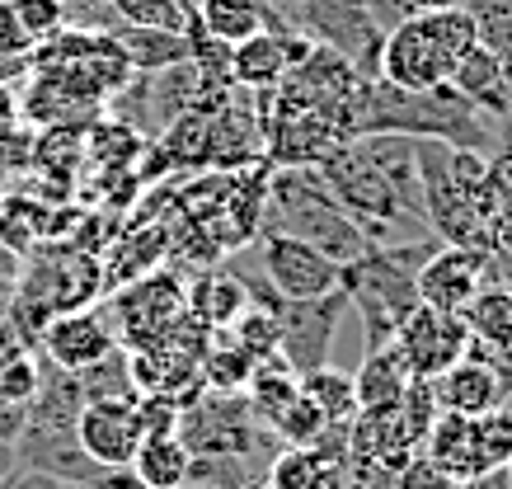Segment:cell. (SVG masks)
<instances>
[{
	"instance_id": "obj_1",
	"label": "cell",
	"mask_w": 512,
	"mask_h": 489,
	"mask_svg": "<svg viewBox=\"0 0 512 489\" xmlns=\"http://www.w3.org/2000/svg\"><path fill=\"white\" fill-rule=\"evenodd\" d=\"M315 170L325 174V184L334 189L343 212L357 221L367 245H409V240L433 236L423 217L414 137L367 132V137L343 142Z\"/></svg>"
},
{
	"instance_id": "obj_2",
	"label": "cell",
	"mask_w": 512,
	"mask_h": 489,
	"mask_svg": "<svg viewBox=\"0 0 512 489\" xmlns=\"http://www.w3.org/2000/svg\"><path fill=\"white\" fill-rule=\"evenodd\" d=\"M259 231L273 236L306 240L315 250H325L339 264H353L357 254H367V236L357 231V221L343 212V203L334 198V189L325 184V174L315 165H278L268 174V198Z\"/></svg>"
},
{
	"instance_id": "obj_3",
	"label": "cell",
	"mask_w": 512,
	"mask_h": 489,
	"mask_svg": "<svg viewBox=\"0 0 512 489\" xmlns=\"http://www.w3.org/2000/svg\"><path fill=\"white\" fill-rule=\"evenodd\" d=\"M480 43L475 19L466 15V5L451 10H414L409 19H400L381 43V76L395 90H437L447 85L451 66L461 62L470 48Z\"/></svg>"
},
{
	"instance_id": "obj_4",
	"label": "cell",
	"mask_w": 512,
	"mask_h": 489,
	"mask_svg": "<svg viewBox=\"0 0 512 489\" xmlns=\"http://www.w3.org/2000/svg\"><path fill=\"white\" fill-rule=\"evenodd\" d=\"M188 311V283L174 269L141 273L127 287L113 292V301L104 306V316L113 325V339L127 353L156 348L165 334L174 330V320Z\"/></svg>"
},
{
	"instance_id": "obj_5",
	"label": "cell",
	"mask_w": 512,
	"mask_h": 489,
	"mask_svg": "<svg viewBox=\"0 0 512 489\" xmlns=\"http://www.w3.org/2000/svg\"><path fill=\"white\" fill-rule=\"evenodd\" d=\"M292 29H301L315 48L339 52L362 80L381 76V43L386 29L376 19L372 0H301Z\"/></svg>"
},
{
	"instance_id": "obj_6",
	"label": "cell",
	"mask_w": 512,
	"mask_h": 489,
	"mask_svg": "<svg viewBox=\"0 0 512 489\" xmlns=\"http://www.w3.org/2000/svg\"><path fill=\"white\" fill-rule=\"evenodd\" d=\"M390 344L400 348L409 377L419 381H437L447 367H456L470 353V330L461 316H447V311H433V306H414L404 325L395 330Z\"/></svg>"
},
{
	"instance_id": "obj_7",
	"label": "cell",
	"mask_w": 512,
	"mask_h": 489,
	"mask_svg": "<svg viewBox=\"0 0 512 489\" xmlns=\"http://www.w3.org/2000/svg\"><path fill=\"white\" fill-rule=\"evenodd\" d=\"M254 245H259L268 283L278 287L282 301H311V297H325V292H339L343 264L329 259L325 250H315V245L292 236H273V231H259Z\"/></svg>"
},
{
	"instance_id": "obj_8",
	"label": "cell",
	"mask_w": 512,
	"mask_h": 489,
	"mask_svg": "<svg viewBox=\"0 0 512 489\" xmlns=\"http://www.w3.org/2000/svg\"><path fill=\"white\" fill-rule=\"evenodd\" d=\"M348 311V292H325L311 301H282L278 325H282V358L292 363L296 377H306L315 367L329 363L334 339H339V320Z\"/></svg>"
},
{
	"instance_id": "obj_9",
	"label": "cell",
	"mask_w": 512,
	"mask_h": 489,
	"mask_svg": "<svg viewBox=\"0 0 512 489\" xmlns=\"http://www.w3.org/2000/svg\"><path fill=\"white\" fill-rule=\"evenodd\" d=\"M76 442L90 461L109 466V471H127L141 447L137 395H99V400H85V410L76 414Z\"/></svg>"
},
{
	"instance_id": "obj_10",
	"label": "cell",
	"mask_w": 512,
	"mask_h": 489,
	"mask_svg": "<svg viewBox=\"0 0 512 489\" xmlns=\"http://www.w3.org/2000/svg\"><path fill=\"white\" fill-rule=\"evenodd\" d=\"M437 391V405L451 414H484L503 405L512 395V358H494V353H480V348H470L466 358L456 367H447L442 377L433 381Z\"/></svg>"
},
{
	"instance_id": "obj_11",
	"label": "cell",
	"mask_w": 512,
	"mask_h": 489,
	"mask_svg": "<svg viewBox=\"0 0 512 489\" xmlns=\"http://www.w3.org/2000/svg\"><path fill=\"white\" fill-rule=\"evenodd\" d=\"M43 353L52 367L62 372H90L94 363H104L118 339H113V325L99 306H80V311H66V316H52L43 330Z\"/></svg>"
},
{
	"instance_id": "obj_12",
	"label": "cell",
	"mask_w": 512,
	"mask_h": 489,
	"mask_svg": "<svg viewBox=\"0 0 512 489\" xmlns=\"http://www.w3.org/2000/svg\"><path fill=\"white\" fill-rule=\"evenodd\" d=\"M414 287H419L423 306L461 316L475 301V292L484 287V259L470 250H456V245H437L414 273Z\"/></svg>"
},
{
	"instance_id": "obj_13",
	"label": "cell",
	"mask_w": 512,
	"mask_h": 489,
	"mask_svg": "<svg viewBox=\"0 0 512 489\" xmlns=\"http://www.w3.org/2000/svg\"><path fill=\"white\" fill-rule=\"evenodd\" d=\"M447 85L456 90L461 99H470L480 113H489V118H503V113H512V95H508V71H503V57L498 52H489L484 43H475V48L461 57V62L451 66Z\"/></svg>"
},
{
	"instance_id": "obj_14",
	"label": "cell",
	"mask_w": 512,
	"mask_h": 489,
	"mask_svg": "<svg viewBox=\"0 0 512 489\" xmlns=\"http://www.w3.org/2000/svg\"><path fill=\"white\" fill-rule=\"evenodd\" d=\"M423 452H428L456 485L489 471L480 457V438H475V419H470V414H451V410L437 414L433 428H428V438H423Z\"/></svg>"
},
{
	"instance_id": "obj_15",
	"label": "cell",
	"mask_w": 512,
	"mask_h": 489,
	"mask_svg": "<svg viewBox=\"0 0 512 489\" xmlns=\"http://www.w3.org/2000/svg\"><path fill=\"white\" fill-rule=\"evenodd\" d=\"M249 306L254 301H249V292L240 287V278L231 269H202L188 283V316H198L212 334H226Z\"/></svg>"
},
{
	"instance_id": "obj_16",
	"label": "cell",
	"mask_w": 512,
	"mask_h": 489,
	"mask_svg": "<svg viewBox=\"0 0 512 489\" xmlns=\"http://www.w3.org/2000/svg\"><path fill=\"white\" fill-rule=\"evenodd\" d=\"M470 330V348L512 358V283H484L466 311H461Z\"/></svg>"
},
{
	"instance_id": "obj_17",
	"label": "cell",
	"mask_w": 512,
	"mask_h": 489,
	"mask_svg": "<svg viewBox=\"0 0 512 489\" xmlns=\"http://www.w3.org/2000/svg\"><path fill=\"white\" fill-rule=\"evenodd\" d=\"M409 367H404L400 348L395 344H381V348H367L362 367L353 372V386H357V410H395L409 391Z\"/></svg>"
},
{
	"instance_id": "obj_18",
	"label": "cell",
	"mask_w": 512,
	"mask_h": 489,
	"mask_svg": "<svg viewBox=\"0 0 512 489\" xmlns=\"http://www.w3.org/2000/svg\"><path fill=\"white\" fill-rule=\"evenodd\" d=\"M193 19H198V29L207 38H217L226 48H240L245 38H254V33H264L273 24L264 0H198Z\"/></svg>"
},
{
	"instance_id": "obj_19",
	"label": "cell",
	"mask_w": 512,
	"mask_h": 489,
	"mask_svg": "<svg viewBox=\"0 0 512 489\" xmlns=\"http://www.w3.org/2000/svg\"><path fill=\"white\" fill-rule=\"evenodd\" d=\"M188 466H193V452H188V442L174 433V438H141L137 457H132L127 471L141 480V489H184Z\"/></svg>"
},
{
	"instance_id": "obj_20",
	"label": "cell",
	"mask_w": 512,
	"mask_h": 489,
	"mask_svg": "<svg viewBox=\"0 0 512 489\" xmlns=\"http://www.w3.org/2000/svg\"><path fill=\"white\" fill-rule=\"evenodd\" d=\"M268 489H343V480L320 447H282L268 461Z\"/></svg>"
},
{
	"instance_id": "obj_21",
	"label": "cell",
	"mask_w": 512,
	"mask_h": 489,
	"mask_svg": "<svg viewBox=\"0 0 512 489\" xmlns=\"http://www.w3.org/2000/svg\"><path fill=\"white\" fill-rule=\"evenodd\" d=\"M113 43L123 48L132 71H165L174 62H188V33L165 29H132V24H113Z\"/></svg>"
},
{
	"instance_id": "obj_22",
	"label": "cell",
	"mask_w": 512,
	"mask_h": 489,
	"mask_svg": "<svg viewBox=\"0 0 512 489\" xmlns=\"http://www.w3.org/2000/svg\"><path fill=\"white\" fill-rule=\"evenodd\" d=\"M254 358H249L245 348L235 344L231 334H217L212 339V348L202 353V363H198V377H202V386L212 395H245V386H249V377H254Z\"/></svg>"
},
{
	"instance_id": "obj_23",
	"label": "cell",
	"mask_w": 512,
	"mask_h": 489,
	"mask_svg": "<svg viewBox=\"0 0 512 489\" xmlns=\"http://www.w3.org/2000/svg\"><path fill=\"white\" fill-rule=\"evenodd\" d=\"M301 395H306L315 410L325 414L329 424H353L357 414H362V410H357L353 372H343V367H334V363L306 372V377H301Z\"/></svg>"
},
{
	"instance_id": "obj_24",
	"label": "cell",
	"mask_w": 512,
	"mask_h": 489,
	"mask_svg": "<svg viewBox=\"0 0 512 489\" xmlns=\"http://www.w3.org/2000/svg\"><path fill=\"white\" fill-rule=\"evenodd\" d=\"M325 428H329V419L315 410L301 391H296L292 400H287V405L268 419V433H273L282 447H315V442L325 438Z\"/></svg>"
},
{
	"instance_id": "obj_25",
	"label": "cell",
	"mask_w": 512,
	"mask_h": 489,
	"mask_svg": "<svg viewBox=\"0 0 512 489\" xmlns=\"http://www.w3.org/2000/svg\"><path fill=\"white\" fill-rule=\"evenodd\" d=\"M235 344L245 348L254 363H268V358H282V325H278V311H264V306H249L245 316L235 320L226 330Z\"/></svg>"
},
{
	"instance_id": "obj_26",
	"label": "cell",
	"mask_w": 512,
	"mask_h": 489,
	"mask_svg": "<svg viewBox=\"0 0 512 489\" xmlns=\"http://www.w3.org/2000/svg\"><path fill=\"white\" fill-rule=\"evenodd\" d=\"M113 15H118V24H132V29L165 33H188V24H193V15L179 0H113Z\"/></svg>"
},
{
	"instance_id": "obj_27",
	"label": "cell",
	"mask_w": 512,
	"mask_h": 489,
	"mask_svg": "<svg viewBox=\"0 0 512 489\" xmlns=\"http://www.w3.org/2000/svg\"><path fill=\"white\" fill-rule=\"evenodd\" d=\"M466 15L475 19V33L489 52L512 62V0H461Z\"/></svg>"
},
{
	"instance_id": "obj_28",
	"label": "cell",
	"mask_w": 512,
	"mask_h": 489,
	"mask_svg": "<svg viewBox=\"0 0 512 489\" xmlns=\"http://www.w3.org/2000/svg\"><path fill=\"white\" fill-rule=\"evenodd\" d=\"M475 438H480V457L489 471H508L512 466V405L475 414Z\"/></svg>"
},
{
	"instance_id": "obj_29",
	"label": "cell",
	"mask_w": 512,
	"mask_h": 489,
	"mask_svg": "<svg viewBox=\"0 0 512 489\" xmlns=\"http://www.w3.org/2000/svg\"><path fill=\"white\" fill-rule=\"evenodd\" d=\"M43 391V367L33 358L29 348L15 353L10 363L0 367V405H15V410H29L33 400Z\"/></svg>"
},
{
	"instance_id": "obj_30",
	"label": "cell",
	"mask_w": 512,
	"mask_h": 489,
	"mask_svg": "<svg viewBox=\"0 0 512 489\" xmlns=\"http://www.w3.org/2000/svg\"><path fill=\"white\" fill-rule=\"evenodd\" d=\"M43 221H47L43 207L24 203V198H10V203L0 207V240L15 254H29L33 240H43V231H47Z\"/></svg>"
},
{
	"instance_id": "obj_31",
	"label": "cell",
	"mask_w": 512,
	"mask_h": 489,
	"mask_svg": "<svg viewBox=\"0 0 512 489\" xmlns=\"http://www.w3.org/2000/svg\"><path fill=\"white\" fill-rule=\"evenodd\" d=\"M137 424L141 438H174L184 424V405L170 395H137Z\"/></svg>"
},
{
	"instance_id": "obj_32",
	"label": "cell",
	"mask_w": 512,
	"mask_h": 489,
	"mask_svg": "<svg viewBox=\"0 0 512 489\" xmlns=\"http://www.w3.org/2000/svg\"><path fill=\"white\" fill-rule=\"evenodd\" d=\"M15 10L33 33V43H47L66 29V0H15Z\"/></svg>"
},
{
	"instance_id": "obj_33",
	"label": "cell",
	"mask_w": 512,
	"mask_h": 489,
	"mask_svg": "<svg viewBox=\"0 0 512 489\" xmlns=\"http://www.w3.org/2000/svg\"><path fill=\"white\" fill-rule=\"evenodd\" d=\"M33 48H38V43H33V33L24 29L15 0H0V57H5V62H29Z\"/></svg>"
},
{
	"instance_id": "obj_34",
	"label": "cell",
	"mask_w": 512,
	"mask_h": 489,
	"mask_svg": "<svg viewBox=\"0 0 512 489\" xmlns=\"http://www.w3.org/2000/svg\"><path fill=\"white\" fill-rule=\"evenodd\" d=\"M390 489H456V480H451L428 452H414V457L395 471V485Z\"/></svg>"
},
{
	"instance_id": "obj_35",
	"label": "cell",
	"mask_w": 512,
	"mask_h": 489,
	"mask_svg": "<svg viewBox=\"0 0 512 489\" xmlns=\"http://www.w3.org/2000/svg\"><path fill=\"white\" fill-rule=\"evenodd\" d=\"M5 489H76V485H66V480H57V475H47V471H33V466H19L5 480Z\"/></svg>"
},
{
	"instance_id": "obj_36",
	"label": "cell",
	"mask_w": 512,
	"mask_h": 489,
	"mask_svg": "<svg viewBox=\"0 0 512 489\" xmlns=\"http://www.w3.org/2000/svg\"><path fill=\"white\" fill-rule=\"evenodd\" d=\"M24 339H19V330L15 325H10V316H0V367L10 363V358H15V353H24Z\"/></svg>"
},
{
	"instance_id": "obj_37",
	"label": "cell",
	"mask_w": 512,
	"mask_h": 489,
	"mask_svg": "<svg viewBox=\"0 0 512 489\" xmlns=\"http://www.w3.org/2000/svg\"><path fill=\"white\" fill-rule=\"evenodd\" d=\"M456 489H512V475L508 471H484L475 480H461Z\"/></svg>"
},
{
	"instance_id": "obj_38",
	"label": "cell",
	"mask_w": 512,
	"mask_h": 489,
	"mask_svg": "<svg viewBox=\"0 0 512 489\" xmlns=\"http://www.w3.org/2000/svg\"><path fill=\"white\" fill-rule=\"evenodd\" d=\"M498 146H508V151H512V113L494 118V151H498Z\"/></svg>"
},
{
	"instance_id": "obj_39",
	"label": "cell",
	"mask_w": 512,
	"mask_h": 489,
	"mask_svg": "<svg viewBox=\"0 0 512 489\" xmlns=\"http://www.w3.org/2000/svg\"><path fill=\"white\" fill-rule=\"evenodd\" d=\"M451 5H461V0H409V10H451Z\"/></svg>"
},
{
	"instance_id": "obj_40",
	"label": "cell",
	"mask_w": 512,
	"mask_h": 489,
	"mask_svg": "<svg viewBox=\"0 0 512 489\" xmlns=\"http://www.w3.org/2000/svg\"><path fill=\"white\" fill-rule=\"evenodd\" d=\"M508 475H512V466H508Z\"/></svg>"
}]
</instances>
